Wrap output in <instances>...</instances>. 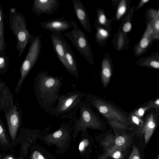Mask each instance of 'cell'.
Returning <instances> with one entry per match:
<instances>
[{
  "instance_id": "6da1fadb",
  "label": "cell",
  "mask_w": 159,
  "mask_h": 159,
  "mask_svg": "<svg viewBox=\"0 0 159 159\" xmlns=\"http://www.w3.org/2000/svg\"><path fill=\"white\" fill-rule=\"evenodd\" d=\"M11 27L17 39V48L18 57L23 53L32 35L26 28L25 19L22 15L16 14L11 17Z\"/></svg>"
},
{
  "instance_id": "7a4b0ae2",
  "label": "cell",
  "mask_w": 159,
  "mask_h": 159,
  "mask_svg": "<svg viewBox=\"0 0 159 159\" xmlns=\"http://www.w3.org/2000/svg\"><path fill=\"white\" fill-rule=\"evenodd\" d=\"M42 37L41 35H37L32 39L28 53L21 67V76L17 85V89L20 87L25 78L39 57L42 47Z\"/></svg>"
},
{
  "instance_id": "3957f363",
  "label": "cell",
  "mask_w": 159,
  "mask_h": 159,
  "mask_svg": "<svg viewBox=\"0 0 159 159\" xmlns=\"http://www.w3.org/2000/svg\"><path fill=\"white\" fill-rule=\"evenodd\" d=\"M70 21L73 29L63 34L71 42L80 54L89 61L91 55L90 47L85 34L75 21Z\"/></svg>"
},
{
  "instance_id": "277c9868",
  "label": "cell",
  "mask_w": 159,
  "mask_h": 159,
  "mask_svg": "<svg viewBox=\"0 0 159 159\" xmlns=\"http://www.w3.org/2000/svg\"><path fill=\"white\" fill-rule=\"evenodd\" d=\"M92 103L99 112L108 120H116L130 124L128 118L115 106L107 101L100 98H94Z\"/></svg>"
},
{
  "instance_id": "5b68a950",
  "label": "cell",
  "mask_w": 159,
  "mask_h": 159,
  "mask_svg": "<svg viewBox=\"0 0 159 159\" xmlns=\"http://www.w3.org/2000/svg\"><path fill=\"white\" fill-rule=\"evenodd\" d=\"M39 25L43 29L52 33H62L72 27L71 21L65 18L64 17H61L41 22L39 24Z\"/></svg>"
},
{
  "instance_id": "8992f818",
  "label": "cell",
  "mask_w": 159,
  "mask_h": 159,
  "mask_svg": "<svg viewBox=\"0 0 159 159\" xmlns=\"http://www.w3.org/2000/svg\"><path fill=\"white\" fill-rule=\"evenodd\" d=\"M60 4L59 0H34L32 10L37 16L51 15L57 10Z\"/></svg>"
},
{
  "instance_id": "52a82bcc",
  "label": "cell",
  "mask_w": 159,
  "mask_h": 159,
  "mask_svg": "<svg viewBox=\"0 0 159 159\" xmlns=\"http://www.w3.org/2000/svg\"><path fill=\"white\" fill-rule=\"evenodd\" d=\"M38 84L39 91L43 94L54 93L59 88L61 84L59 80L43 73L40 76Z\"/></svg>"
},
{
  "instance_id": "ba28073f",
  "label": "cell",
  "mask_w": 159,
  "mask_h": 159,
  "mask_svg": "<svg viewBox=\"0 0 159 159\" xmlns=\"http://www.w3.org/2000/svg\"><path fill=\"white\" fill-rule=\"evenodd\" d=\"M52 43L57 56L66 68L65 60V44L66 41L62 33H52L50 35Z\"/></svg>"
},
{
  "instance_id": "9c48e42d",
  "label": "cell",
  "mask_w": 159,
  "mask_h": 159,
  "mask_svg": "<svg viewBox=\"0 0 159 159\" xmlns=\"http://www.w3.org/2000/svg\"><path fill=\"white\" fill-rule=\"evenodd\" d=\"M5 117L10 135L12 140H14L20 123L19 114L15 106H13L6 111Z\"/></svg>"
},
{
  "instance_id": "30bf717a",
  "label": "cell",
  "mask_w": 159,
  "mask_h": 159,
  "mask_svg": "<svg viewBox=\"0 0 159 159\" xmlns=\"http://www.w3.org/2000/svg\"><path fill=\"white\" fill-rule=\"evenodd\" d=\"M80 93H70L64 96L59 100L57 108L58 113H63L69 111L76 105L80 99Z\"/></svg>"
},
{
  "instance_id": "8fae6325",
  "label": "cell",
  "mask_w": 159,
  "mask_h": 159,
  "mask_svg": "<svg viewBox=\"0 0 159 159\" xmlns=\"http://www.w3.org/2000/svg\"><path fill=\"white\" fill-rule=\"evenodd\" d=\"M80 119L86 125L97 129L101 128L102 124L99 118L88 107H84L82 108Z\"/></svg>"
},
{
  "instance_id": "7c38bea8",
  "label": "cell",
  "mask_w": 159,
  "mask_h": 159,
  "mask_svg": "<svg viewBox=\"0 0 159 159\" xmlns=\"http://www.w3.org/2000/svg\"><path fill=\"white\" fill-rule=\"evenodd\" d=\"M74 11L83 28L89 32L90 31V25L86 10L80 0H72Z\"/></svg>"
},
{
  "instance_id": "4fadbf2b",
  "label": "cell",
  "mask_w": 159,
  "mask_h": 159,
  "mask_svg": "<svg viewBox=\"0 0 159 159\" xmlns=\"http://www.w3.org/2000/svg\"><path fill=\"white\" fill-rule=\"evenodd\" d=\"M155 115L151 113L145 119L143 126L139 128L140 133L143 136L145 143L147 144L152 137L156 127Z\"/></svg>"
},
{
  "instance_id": "5bb4252c",
  "label": "cell",
  "mask_w": 159,
  "mask_h": 159,
  "mask_svg": "<svg viewBox=\"0 0 159 159\" xmlns=\"http://www.w3.org/2000/svg\"><path fill=\"white\" fill-rule=\"evenodd\" d=\"M65 60L66 65V69L73 75H78V71L76 60L69 44L66 41L65 44Z\"/></svg>"
},
{
  "instance_id": "9a60e30c",
  "label": "cell",
  "mask_w": 159,
  "mask_h": 159,
  "mask_svg": "<svg viewBox=\"0 0 159 159\" xmlns=\"http://www.w3.org/2000/svg\"><path fill=\"white\" fill-rule=\"evenodd\" d=\"M123 151L121 148L114 146L106 150L100 159H107L109 157L114 159H123Z\"/></svg>"
},
{
  "instance_id": "2e32d148",
  "label": "cell",
  "mask_w": 159,
  "mask_h": 159,
  "mask_svg": "<svg viewBox=\"0 0 159 159\" xmlns=\"http://www.w3.org/2000/svg\"><path fill=\"white\" fill-rule=\"evenodd\" d=\"M111 75V71L109 63L107 61H104L102 65L101 73L102 80L104 87L108 85Z\"/></svg>"
},
{
  "instance_id": "e0dca14e",
  "label": "cell",
  "mask_w": 159,
  "mask_h": 159,
  "mask_svg": "<svg viewBox=\"0 0 159 159\" xmlns=\"http://www.w3.org/2000/svg\"><path fill=\"white\" fill-rule=\"evenodd\" d=\"M114 143L115 146L121 148L124 151L129 145V139L127 135L123 134L115 137Z\"/></svg>"
},
{
  "instance_id": "ac0fdd59",
  "label": "cell",
  "mask_w": 159,
  "mask_h": 159,
  "mask_svg": "<svg viewBox=\"0 0 159 159\" xmlns=\"http://www.w3.org/2000/svg\"><path fill=\"white\" fill-rule=\"evenodd\" d=\"M115 137L113 135H109L105 137L101 141V145L106 150L115 146L114 143Z\"/></svg>"
},
{
  "instance_id": "d6986e66",
  "label": "cell",
  "mask_w": 159,
  "mask_h": 159,
  "mask_svg": "<svg viewBox=\"0 0 159 159\" xmlns=\"http://www.w3.org/2000/svg\"><path fill=\"white\" fill-rule=\"evenodd\" d=\"M1 92V95L0 98V105L2 107L5 106V104L6 103V107H7V101L6 100L7 99L8 97H10L11 96L9 90L7 88H5L3 89V87L0 88Z\"/></svg>"
},
{
  "instance_id": "ffe728a7",
  "label": "cell",
  "mask_w": 159,
  "mask_h": 159,
  "mask_svg": "<svg viewBox=\"0 0 159 159\" xmlns=\"http://www.w3.org/2000/svg\"><path fill=\"white\" fill-rule=\"evenodd\" d=\"M110 125L113 127L119 129H132L128 126V125L116 120H108Z\"/></svg>"
},
{
  "instance_id": "44dd1931",
  "label": "cell",
  "mask_w": 159,
  "mask_h": 159,
  "mask_svg": "<svg viewBox=\"0 0 159 159\" xmlns=\"http://www.w3.org/2000/svg\"><path fill=\"white\" fill-rule=\"evenodd\" d=\"M129 119L132 123L139 127V128L143 126L144 123V121L142 119L137 116L133 113L130 114Z\"/></svg>"
},
{
  "instance_id": "7402d4cb",
  "label": "cell",
  "mask_w": 159,
  "mask_h": 159,
  "mask_svg": "<svg viewBox=\"0 0 159 159\" xmlns=\"http://www.w3.org/2000/svg\"><path fill=\"white\" fill-rule=\"evenodd\" d=\"M150 108H151L148 103L146 106L140 107L135 110L133 114L137 116L141 119L143 116L145 112Z\"/></svg>"
},
{
  "instance_id": "603a6c76",
  "label": "cell",
  "mask_w": 159,
  "mask_h": 159,
  "mask_svg": "<svg viewBox=\"0 0 159 159\" xmlns=\"http://www.w3.org/2000/svg\"><path fill=\"white\" fill-rule=\"evenodd\" d=\"M0 142L2 144H7L8 142L5 130L0 123Z\"/></svg>"
},
{
  "instance_id": "cb8c5ba5",
  "label": "cell",
  "mask_w": 159,
  "mask_h": 159,
  "mask_svg": "<svg viewBox=\"0 0 159 159\" xmlns=\"http://www.w3.org/2000/svg\"><path fill=\"white\" fill-rule=\"evenodd\" d=\"M128 159H141L139 151L135 146H133Z\"/></svg>"
},
{
  "instance_id": "d4e9b609",
  "label": "cell",
  "mask_w": 159,
  "mask_h": 159,
  "mask_svg": "<svg viewBox=\"0 0 159 159\" xmlns=\"http://www.w3.org/2000/svg\"><path fill=\"white\" fill-rule=\"evenodd\" d=\"M126 10V7L125 4L123 2L121 3L117 11V17L119 19L125 12Z\"/></svg>"
},
{
  "instance_id": "484cf974",
  "label": "cell",
  "mask_w": 159,
  "mask_h": 159,
  "mask_svg": "<svg viewBox=\"0 0 159 159\" xmlns=\"http://www.w3.org/2000/svg\"><path fill=\"white\" fill-rule=\"evenodd\" d=\"M148 104L151 108H154L157 110V111L159 110V99L158 98L150 101Z\"/></svg>"
},
{
  "instance_id": "4316f807",
  "label": "cell",
  "mask_w": 159,
  "mask_h": 159,
  "mask_svg": "<svg viewBox=\"0 0 159 159\" xmlns=\"http://www.w3.org/2000/svg\"><path fill=\"white\" fill-rule=\"evenodd\" d=\"M149 42V39L147 38L143 37L141 39L139 44L141 48H144L148 46Z\"/></svg>"
},
{
  "instance_id": "83f0119b",
  "label": "cell",
  "mask_w": 159,
  "mask_h": 159,
  "mask_svg": "<svg viewBox=\"0 0 159 159\" xmlns=\"http://www.w3.org/2000/svg\"><path fill=\"white\" fill-rule=\"evenodd\" d=\"M131 28V24L129 22H127L124 25L123 27V30L125 32H128L130 31Z\"/></svg>"
},
{
  "instance_id": "f1b7e54d",
  "label": "cell",
  "mask_w": 159,
  "mask_h": 159,
  "mask_svg": "<svg viewBox=\"0 0 159 159\" xmlns=\"http://www.w3.org/2000/svg\"><path fill=\"white\" fill-rule=\"evenodd\" d=\"M32 159H45L42 155L38 151H35L32 155Z\"/></svg>"
},
{
  "instance_id": "f546056e",
  "label": "cell",
  "mask_w": 159,
  "mask_h": 159,
  "mask_svg": "<svg viewBox=\"0 0 159 159\" xmlns=\"http://www.w3.org/2000/svg\"><path fill=\"white\" fill-rule=\"evenodd\" d=\"M3 20L2 11L0 7V33H3Z\"/></svg>"
},
{
  "instance_id": "4dcf8cb0",
  "label": "cell",
  "mask_w": 159,
  "mask_h": 159,
  "mask_svg": "<svg viewBox=\"0 0 159 159\" xmlns=\"http://www.w3.org/2000/svg\"><path fill=\"white\" fill-rule=\"evenodd\" d=\"M88 144V141L87 140L85 141H82L80 143L79 146V150L80 151H83L84 149L87 146Z\"/></svg>"
},
{
  "instance_id": "1f68e13d",
  "label": "cell",
  "mask_w": 159,
  "mask_h": 159,
  "mask_svg": "<svg viewBox=\"0 0 159 159\" xmlns=\"http://www.w3.org/2000/svg\"><path fill=\"white\" fill-rule=\"evenodd\" d=\"M98 32L99 35L103 37H106L108 35V32L103 29H100L98 30Z\"/></svg>"
},
{
  "instance_id": "d6a6232c",
  "label": "cell",
  "mask_w": 159,
  "mask_h": 159,
  "mask_svg": "<svg viewBox=\"0 0 159 159\" xmlns=\"http://www.w3.org/2000/svg\"><path fill=\"white\" fill-rule=\"evenodd\" d=\"M4 46L3 33H0V53L3 49Z\"/></svg>"
},
{
  "instance_id": "836d02e7",
  "label": "cell",
  "mask_w": 159,
  "mask_h": 159,
  "mask_svg": "<svg viewBox=\"0 0 159 159\" xmlns=\"http://www.w3.org/2000/svg\"><path fill=\"white\" fill-rule=\"evenodd\" d=\"M106 20V17L104 15L102 14L99 16L98 18V20L100 24L102 25L105 24Z\"/></svg>"
},
{
  "instance_id": "e575fe53",
  "label": "cell",
  "mask_w": 159,
  "mask_h": 159,
  "mask_svg": "<svg viewBox=\"0 0 159 159\" xmlns=\"http://www.w3.org/2000/svg\"><path fill=\"white\" fill-rule=\"evenodd\" d=\"M149 65L151 67L155 69H158L159 68V63L158 61H151Z\"/></svg>"
},
{
  "instance_id": "d590c367",
  "label": "cell",
  "mask_w": 159,
  "mask_h": 159,
  "mask_svg": "<svg viewBox=\"0 0 159 159\" xmlns=\"http://www.w3.org/2000/svg\"><path fill=\"white\" fill-rule=\"evenodd\" d=\"M62 134V132L61 130H58L55 132L53 134V136L55 138H58L60 137Z\"/></svg>"
},
{
  "instance_id": "8d00e7d4",
  "label": "cell",
  "mask_w": 159,
  "mask_h": 159,
  "mask_svg": "<svg viewBox=\"0 0 159 159\" xmlns=\"http://www.w3.org/2000/svg\"><path fill=\"white\" fill-rule=\"evenodd\" d=\"M5 61L4 58L0 57V68H2L4 66Z\"/></svg>"
},
{
  "instance_id": "74e56055",
  "label": "cell",
  "mask_w": 159,
  "mask_h": 159,
  "mask_svg": "<svg viewBox=\"0 0 159 159\" xmlns=\"http://www.w3.org/2000/svg\"><path fill=\"white\" fill-rule=\"evenodd\" d=\"M154 27L156 30L158 31L159 30V20H157L155 22Z\"/></svg>"
},
{
  "instance_id": "f35d334b",
  "label": "cell",
  "mask_w": 159,
  "mask_h": 159,
  "mask_svg": "<svg viewBox=\"0 0 159 159\" xmlns=\"http://www.w3.org/2000/svg\"><path fill=\"white\" fill-rule=\"evenodd\" d=\"M3 159H14L13 157L11 155H8L5 157Z\"/></svg>"
},
{
  "instance_id": "ab89813d",
  "label": "cell",
  "mask_w": 159,
  "mask_h": 159,
  "mask_svg": "<svg viewBox=\"0 0 159 159\" xmlns=\"http://www.w3.org/2000/svg\"><path fill=\"white\" fill-rule=\"evenodd\" d=\"M149 0H143L141 1L143 3H146L149 1Z\"/></svg>"
},
{
  "instance_id": "60d3db41",
  "label": "cell",
  "mask_w": 159,
  "mask_h": 159,
  "mask_svg": "<svg viewBox=\"0 0 159 159\" xmlns=\"http://www.w3.org/2000/svg\"><path fill=\"white\" fill-rule=\"evenodd\" d=\"M157 159H159V154H158L157 156Z\"/></svg>"
},
{
  "instance_id": "b9f144b4",
  "label": "cell",
  "mask_w": 159,
  "mask_h": 159,
  "mask_svg": "<svg viewBox=\"0 0 159 159\" xmlns=\"http://www.w3.org/2000/svg\"><path fill=\"white\" fill-rule=\"evenodd\" d=\"M20 159H22V158H20Z\"/></svg>"
},
{
  "instance_id": "7bdbcfd3",
  "label": "cell",
  "mask_w": 159,
  "mask_h": 159,
  "mask_svg": "<svg viewBox=\"0 0 159 159\" xmlns=\"http://www.w3.org/2000/svg\"></svg>"
}]
</instances>
